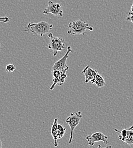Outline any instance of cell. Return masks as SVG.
<instances>
[{"label":"cell","mask_w":133,"mask_h":148,"mask_svg":"<svg viewBox=\"0 0 133 148\" xmlns=\"http://www.w3.org/2000/svg\"><path fill=\"white\" fill-rule=\"evenodd\" d=\"M48 36L50 39V42L48 46V49L52 50L53 53V56H56L59 51H62L65 47V40L63 38L55 37L52 33H48Z\"/></svg>","instance_id":"3"},{"label":"cell","mask_w":133,"mask_h":148,"mask_svg":"<svg viewBox=\"0 0 133 148\" xmlns=\"http://www.w3.org/2000/svg\"><path fill=\"white\" fill-rule=\"evenodd\" d=\"M126 20H127L128 21L132 22H133V14L128 16V17L126 18Z\"/></svg>","instance_id":"16"},{"label":"cell","mask_w":133,"mask_h":148,"mask_svg":"<svg viewBox=\"0 0 133 148\" xmlns=\"http://www.w3.org/2000/svg\"><path fill=\"white\" fill-rule=\"evenodd\" d=\"M123 143H125L130 146L133 145V125L130 128L128 129V133L126 137L122 141Z\"/></svg>","instance_id":"10"},{"label":"cell","mask_w":133,"mask_h":148,"mask_svg":"<svg viewBox=\"0 0 133 148\" xmlns=\"http://www.w3.org/2000/svg\"><path fill=\"white\" fill-rule=\"evenodd\" d=\"M86 140L88 142V144L92 147L94 145L95 143L102 141L105 145L108 144V137L101 132H96L92 134L88 135L86 137Z\"/></svg>","instance_id":"7"},{"label":"cell","mask_w":133,"mask_h":148,"mask_svg":"<svg viewBox=\"0 0 133 148\" xmlns=\"http://www.w3.org/2000/svg\"><path fill=\"white\" fill-rule=\"evenodd\" d=\"M69 69L63 70H55L52 71L53 74V84L50 87V90L52 91L56 87V86H62L65 82V80L67 77V71Z\"/></svg>","instance_id":"5"},{"label":"cell","mask_w":133,"mask_h":148,"mask_svg":"<svg viewBox=\"0 0 133 148\" xmlns=\"http://www.w3.org/2000/svg\"><path fill=\"white\" fill-rule=\"evenodd\" d=\"M68 27L69 30L67 33L70 35H84L87 30L91 32L94 30V28L90 26L83 19H79L70 22Z\"/></svg>","instance_id":"2"},{"label":"cell","mask_w":133,"mask_h":148,"mask_svg":"<svg viewBox=\"0 0 133 148\" xmlns=\"http://www.w3.org/2000/svg\"><path fill=\"white\" fill-rule=\"evenodd\" d=\"M65 131L63 130H57V134H56V137H57V140L61 138L65 134Z\"/></svg>","instance_id":"14"},{"label":"cell","mask_w":133,"mask_h":148,"mask_svg":"<svg viewBox=\"0 0 133 148\" xmlns=\"http://www.w3.org/2000/svg\"><path fill=\"white\" fill-rule=\"evenodd\" d=\"M92 84H95L98 88H102L106 85L104 78L100 74H99V73H97L96 74V76Z\"/></svg>","instance_id":"11"},{"label":"cell","mask_w":133,"mask_h":148,"mask_svg":"<svg viewBox=\"0 0 133 148\" xmlns=\"http://www.w3.org/2000/svg\"><path fill=\"white\" fill-rule=\"evenodd\" d=\"M73 51L71 47L68 46V49H67V51H66V54H65V56H63V57H62V58H61L59 60L57 61L55 63L53 66L52 67V71L55 70H65L66 69H69V66L66 64V61L69 58V54Z\"/></svg>","instance_id":"8"},{"label":"cell","mask_w":133,"mask_h":148,"mask_svg":"<svg viewBox=\"0 0 133 148\" xmlns=\"http://www.w3.org/2000/svg\"><path fill=\"white\" fill-rule=\"evenodd\" d=\"M97 73V70L92 69L89 65L87 66L82 72L85 77V83H88L89 82L92 83Z\"/></svg>","instance_id":"9"},{"label":"cell","mask_w":133,"mask_h":148,"mask_svg":"<svg viewBox=\"0 0 133 148\" xmlns=\"http://www.w3.org/2000/svg\"><path fill=\"white\" fill-rule=\"evenodd\" d=\"M43 13L44 14H52L54 16L59 17H62L63 15L61 5L58 3H55L52 1H48V6L43 10Z\"/></svg>","instance_id":"6"},{"label":"cell","mask_w":133,"mask_h":148,"mask_svg":"<svg viewBox=\"0 0 133 148\" xmlns=\"http://www.w3.org/2000/svg\"><path fill=\"white\" fill-rule=\"evenodd\" d=\"M0 21L1 22H7L9 21V18H7V17H1L0 18Z\"/></svg>","instance_id":"15"},{"label":"cell","mask_w":133,"mask_h":148,"mask_svg":"<svg viewBox=\"0 0 133 148\" xmlns=\"http://www.w3.org/2000/svg\"><path fill=\"white\" fill-rule=\"evenodd\" d=\"M82 118V112L78 111L76 112L72 113L66 119L65 122L69 125L70 128V135L69 140V144H72L73 139L74 130L79 124Z\"/></svg>","instance_id":"4"},{"label":"cell","mask_w":133,"mask_h":148,"mask_svg":"<svg viewBox=\"0 0 133 148\" xmlns=\"http://www.w3.org/2000/svg\"><path fill=\"white\" fill-rule=\"evenodd\" d=\"M53 26L45 21H41L38 23L29 22L27 25L26 32L31 33L34 35L43 37L46 34L49 33V31L52 29Z\"/></svg>","instance_id":"1"},{"label":"cell","mask_w":133,"mask_h":148,"mask_svg":"<svg viewBox=\"0 0 133 148\" xmlns=\"http://www.w3.org/2000/svg\"><path fill=\"white\" fill-rule=\"evenodd\" d=\"M132 14H133V4L132 6V8H131L129 12V16H130V15H132Z\"/></svg>","instance_id":"17"},{"label":"cell","mask_w":133,"mask_h":148,"mask_svg":"<svg viewBox=\"0 0 133 148\" xmlns=\"http://www.w3.org/2000/svg\"><path fill=\"white\" fill-rule=\"evenodd\" d=\"M16 70V66L12 64H9L6 67V71L7 73L14 72Z\"/></svg>","instance_id":"13"},{"label":"cell","mask_w":133,"mask_h":148,"mask_svg":"<svg viewBox=\"0 0 133 148\" xmlns=\"http://www.w3.org/2000/svg\"><path fill=\"white\" fill-rule=\"evenodd\" d=\"M57 126H58V120H57V119H55L53 121V123L52 124V128H51V134L54 140V146L55 147H57V145H58L57 138V137H56Z\"/></svg>","instance_id":"12"}]
</instances>
